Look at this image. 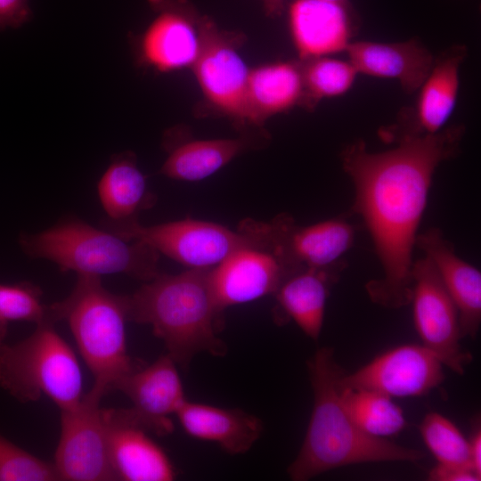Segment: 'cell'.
Wrapping results in <instances>:
<instances>
[{"label":"cell","mask_w":481,"mask_h":481,"mask_svg":"<svg viewBox=\"0 0 481 481\" xmlns=\"http://www.w3.org/2000/svg\"><path fill=\"white\" fill-rule=\"evenodd\" d=\"M346 53L358 74L395 79L409 94L418 91L435 59L415 38L394 43L353 41Z\"/></svg>","instance_id":"20"},{"label":"cell","mask_w":481,"mask_h":481,"mask_svg":"<svg viewBox=\"0 0 481 481\" xmlns=\"http://www.w3.org/2000/svg\"><path fill=\"white\" fill-rule=\"evenodd\" d=\"M299 270L277 251L255 243L240 248L212 267L210 285L218 307L224 312L229 306L273 295Z\"/></svg>","instance_id":"14"},{"label":"cell","mask_w":481,"mask_h":481,"mask_svg":"<svg viewBox=\"0 0 481 481\" xmlns=\"http://www.w3.org/2000/svg\"><path fill=\"white\" fill-rule=\"evenodd\" d=\"M462 125L434 135L402 140L392 149L369 151L363 141L350 143L341 162L355 187L354 209L372 239L383 276L365 285L383 307L410 305L412 252L436 167L456 155Z\"/></svg>","instance_id":"1"},{"label":"cell","mask_w":481,"mask_h":481,"mask_svg":"<svg viewBox=\"0 0 481 481\" xmlns=\"http://www.w3.org/2000/svg\"><path fill=\"white\" fill-rule=\"evenodd\" d=\"M53 463L16 445L0 434V481H57Z\"/></svg>","instance_id":"30"},{"label":"cell","mask_w":481,"mask_h":481,"mask_svg":"<svg viewBox=\"0 0 481 481\" xmlns=\"http://www.w3.org/2000/svg\"><path fill=\"white\" fill-rule=\"evenodd\" d=\"M346 266L345 261L330 268H303L289 275L273 294L274 319L293 321L306 336L318 340L331 287Z\"/></svg>","instance_id":"21"},{"label":"cell","mask_w":481,"mask_h":481,"mask_svg":"<svg viewBox=\"0 0 481 481\" xmlns=\"http://www.w3.org/2000/svg\"><path fill=\"white\" fill-rule=\"evenodd\" d=\"M0 321L29 322L36 325L53 322L48 306L42 302L40 289L28 282L0 284Z\"/></svg>","instance_id":"29"},{"label":"cell","mask_w":481,"mask_h":481,"mask_svg":"<svg viewBox=\"0 0 481 481\" xmlns=\"http://www.w3.org/2000/svg\"><path fill=\"white\" fill-rule=\"evenodd\" d=\"M307 368L313 411L299 452L288 468L290 479L306 481L353 464L417 462L424 458L421 451L370 436L356 425L342 402L340 377L345 371L337 363L332 348L317 349Z\"/></svg>","instance_id":"2"},{"label":"cell","mask_w":481,"mask_h":481,"mask_svg":"<svg viewBox=\"0 0 481 481\" xmlns=\"http://www.w3.org/2000/svg\"><path fill=\"white\" fill-rule=\"evenodd\" d=\"M102 227L128 240L144 242L189 268H212L232 252L256 241L246 232L213 222L185 218L153 225L138 220Z\"/></svg>","instance_id":"8"},{"label":"cell","mask_w":481,"mask_h":481,"mask_svg":"<svg viewBox=\"0 0 481 481\" xmlns=\"http://www.w3.org/2000/svg\"><path fill=\"white\" fill-rule=\"evenodd\" d=\"M176 365L167 354L144 368L137 367L116 388L131 401L128 409L135 420L158 436L173 432L171 416L187 399Z\"/></svg>","instance_id":"16"},{"label":"cell","mask_w":481,"mask_h":481,"mask_svg":"<svg viewBox=\"0 0 481 481\" xmlns=\"http://www.w3.org/2000/svg\"><path fill=\"white\" fill-rule=\"evenodd\" d=\"M36 326L26 338L0 346V387L21 403L46 395L60 411L72 410L84 396L79 362L53 322Z\"/></svg>","instance_id":"6"},{"label":"cell","mask_w":481,"mask_h":481,"mask_svg":"<svg viewBox=\"0 0 481 481\" xmlns=\"http://www.w3.org/2000/svg\"><path fill=\"white\" fill-rule=\"evenodd\" d=\"M468 53L467 47L456 45L435 57L432 67L418 89L412 110L400 114L392 126L379 130L385 143L434 135L445 127L457 104L460 68Z\"/></svg>","instance_id":"13"},{"label":"cell","mask_w":481,"mask_h":481,"mask_svg":"<svg viewBox=\"0 0 481 481\" xmlns=\"http://www.w3.org/2000/svg\"><path fill=\"white\" fill-rule=\"evenodd\" d=\"M433 481H479L481 479L471 469L436 464L428 473Z\"/></svg>","instance_id":"32"},{"label":"cell","mask_w":481,"mask_h":481,"mask_svg":"<svg viewBox=\"0 0 481 481\" xmlns=\"http://www.w3.org/2000/svg\"><path fill=\"white\" fill-rule=\"evenodd\" d=\"M416 245L434 264L457 307L461 338H474L481 322L480 271L455 253L438 228L419 233Z\"/></svg>","instance_id":"19"},{"label":"cell","mask_w":481,"mask_h":481,"mask_svg":"<svg viewBox=\"0 0 481 481\" xmlns=\"http://www.w3.org/2000/svg\"><path fill=\"white\" fill-rule=\"evenodd\" d=\"M441 361L422 345H401L340 377L344 387L366 389L390 397L421 396L444 379Z\"/></svg>","instance_id":"12"},{"label":"cell","mask_w":481,"mask_h":481,"mask_svg":"<svg viewBox=\"0 0 481 481\" xmlns=\"http://www.w3.org/2000/svg\"><path fill=\"white\" fill-rule=\"evenodd\" d=\"M197 22L200 50L192 69L205 102L240 129L251 126L248 103L250 69L239 53L244 38L220 29L208 19Z\"/></svg>","instance_id":"7"},{"label":"cell","mask_w":481,"mask_h":481,"mask_svg":"<svg viewBox=\"0 0 481 481\" xmlns=\"http://www.w3.org/2000/svg\"><path fill=\"white\" fill-rule=\"evenodd\" d=\"M19 243L31 258L51 261L61 271L77 274L122 273L147 281L159 273V253L148 244L75 217L38 232L21 233Z\"/></svg>","instance_id":"5"},{"label":"cell","mask_w":481,"mask_h":481,"mask_svg":"<svg viewBox=\"0 0 481 481\" xmlns=\"http://www.w3.org/2000/svg\"><path fill=\"white\" fill-rule=\"evenodd\" d=\"M341 398L352 420L370 436L386 438L406 426L402 409L388 395L341 386Z\"/></svg>","instance_id":"26"},{"label":"cell","mask_w":481,"mask_h":481,"mask_svg":"<svg viewBox=\"0 0 481 481\" xmlns=\"http://www.w3.org/2000/svg\"><path fill=\"white\" fill-rule=\"evenodd\" d=\"M97 192L107 216L103 222L112 224L136 221L138 215L151 208L156 200L131 151L112 157L98 182Z\"/></svg>","instance_id":"25"},{"label":"cell","mask_w":481,"mask_h":481,"mask_svg":"<svg viewBox=\"0 0 481 481\" xmlns=\"http://www.w3.org/2000/svg\"><path fill=\"white\" fill-rule=\"evenodd\" d=\"M50 320L65 321L78 351L91 371L94 384L86 395L101 402L135 370L127 352L126 296L109 291L101 277L77 274L71 292L48 306Z\"/></svg>","instance_id":"4"},{"label":"cell","mask_w":481,"mask_h":481,"mask_svg":"<svg viewBox=\"0 0 481 481\" xmlns=\"http://www.w3.org/2000/svg\"><path fill=\"white\" fill-rule=\"evenodd\" d=\"M288 20L300 61L346 52L357 27L356 14L349 2L294 0Z\"/></svg>","instance_id":"17"},{"label":"cell","mask_w":481,"mask_h":481,"mask_svg":"<svg viewBox=\"0 0 481 481\" xmlns=\"http://www.w3.org/2000/svg\"><path fill=\"white\" fill-rule=\"evenodd\" d=\"M326 1H334V2H348V0H326Z\"/></svg>","instance_id":"36"},{"label":"cell","mask_w":481,"mask_h":481,"mask_svg":"<svg viewBox=\"0 0 481 481\" xmlns=\"http://www.w3.org/2000/svg\"><path fill=\"white\" fill-rule=\"evenodd\" d=\"M285 0H263L265 11L270 15H279L283 8Z\"/></svg>","instance_id":"34"},{"label":"cell","mask_w":481,"mask_h":481,"mask_svg":"<svg viewBox=\"0 0 481 481\" xmlns=\"http://www.w3.org/2000/svg\"><path fill=\"white\" fill-rule=\"evenodd\" d=\"M304 102L299 60L278 61L250 69L248 103L251 126L261 127L274 115L304 107Z\"/></svg>","instance_id":"23"},{"label":"cell","mask_w":481,"mask_h":481,"mask_svg":"<svg viewBox=\"0 0 481 481\" xmlns=\"http://www.w3.org/2000/svg\"><path fill=\"white\" fill-rule=\"evenodd\" d=\"M149 1L158 13L133 40L136 62L158 72L192 69L200 50L198 22L172 0Z\"/></svg>","instance_id":"15"},{"label":"cell","mask_w":481,"mask_h":481,"mask_svg":"<svg viewBox=\"0 0 481 481\" xmlns=\"http://www.w3.org/2000/svg\"><path fill=\"white\" fill-rule=\"evenodd\" d=\"M33 17L29 0H0V31L18 29Z\"/></svg>","instance_id":"31"},{"label":"cell","mask_w":481,"mask_h":481,"mask_svg":"<svg viewBox=\"0 0 481 481\" xmlns=\"http://www.w3.org/2000/svg\"><path fill=\"white\" fill-rule=\"evenodd\" d=\"M110 459L116 480L171 481L175 469L129 409H104Z\"/></svg>","instance_id":"18"},{"label":"cell","mask_w":481,"mask_h":481,"mask_svg":"<svg viewBox=\"0 0 481 481\" xmlns=\"http://www.w3.org/2000/svg\"><path fill=\"white\" fill-rule=\"evenodd\" d=\"M211 268H190L177 274L159 273L126 296L127 317L150 325L177 365L186 368L200 353L224 356L219 338L224 312L210 285Z\"/></svg>","instance_id":"3"},{"label":"cell","mask_w":481,"mask_h":481,"mask_svg":"<svg viewBox=\"0 0 481 481\" xmlns=\"http://www.w3.org/2000/svg\"><path fill=\"white\" fill-rule=\"evenodd\" d=\"M300 61L305 89L303 108L308 110H313L323 99L345 94L358 74L348 60L322 56Z\"/></svg>","instance_id":"27"},{"label":"cell","mask_w":481,"mask_h":481,"mask_svg":"<svg viewBox=\"0 0 481 481\" xmlns=\"http://www.w3.org/2000/svg\"><path fill=\"white\" fill-rule=\"evenodd\" d=\"M254 137L175 142L165 137L167 157L159 173L168 178L195 182L205 179L229 164L236 157L254 148Z\"/></svg>","instance_id":"24"},{"label":"cell","mask_w":481,"mask_h":481,"mask_svg":"<svg viewBox=\"0 0 481 481\" xmlns=\"http://www.w3.org/2000/svg\"><path fill=\"white\" fill-rule=\"evenodd\" d=\"M239 227L298 269H326L344 262L341 257L352 247L355 234L354 226L343 218L301 226L286 213L269 222L248 218Z\"/></svg>","instance_id":"9"},{"label":"cell","mask_w":481,"mask_h":481,"mask_svg":"<svg viewBox=\"0 0 481 481\" xmlns=\"http://www.w3.org/2000/svg\"><path fill=\"white\" fill-rule=\"evenodd\" d=\"M412 315L421 345L457 374H463L472 355L460 344L459 313L434 264L427 257L413 262Z\"/></svg>","instance_id":"10"},{"label":"cell","mask_w":481,"mask_h":481,"mask_svg":"<svg viewBox=\"0 0 481 481\" xmlns=\"http://www.w3.org/2000/svg\"><path fill=\"white\" fill-rule=\"evenodd\" d=\"M420 432L438 464L473 469L469 441L449 419L438 412H429L422 420Z\"/></svg>","instance_id":"28"},{"label":"cell","mask_w":481,"mask_h":481,"mask_svg":"<svg viewBox=\"0 0 481 481\" xmlns=\"http://www.w3.org/2000/svg\"><path fill=\"white\" fill-rule=\"evenodd\" d=\"M7 333V323L0 321V346L4 343Z\"/></svg>","instance_id":"35"},{"label":"cell","mask_w":481,"mask_h":481,"mask_svg":"<svg viewBox=\"0 0 481 481\" xmlns=\"http://www.w3.org/2000/svg\"><path fill=\"white\" fill-rule=\"evenodd\" d=\"M469 441L472 468L481 477V432L479 426L475 428Z\"/></svg>","instance_id":"33"},{"label":"cell","mask_w":481,"mask_h":481,"mask_svg":"<svg viewBox=\"0 0 481 481\" xmlns=\"http://www.w3.org/2000/svg\"><path fill=\"white\" fill-rule=\"evenodd\" d=\"M59 480L114 481L104 409L84 395L80 404L61 411L60 438L54 453Z\"/></svg>","instance_id":"11"},{"label":"cell","mask_w":481,"mask_h":481,"mask_svg":"<svg viewBox=\"0 0 481 481\" xmlns=\"http://www.w3.org/2000/svg\"><path fill=\"white\" fill-rule=\"evenodd\" d=\"M175 416L187 435L215 443L233 455L247 452L264 429L259 418L241 409L217 407L188 399Z\"/></svg>","instance_id":"22"}]
</instances>
